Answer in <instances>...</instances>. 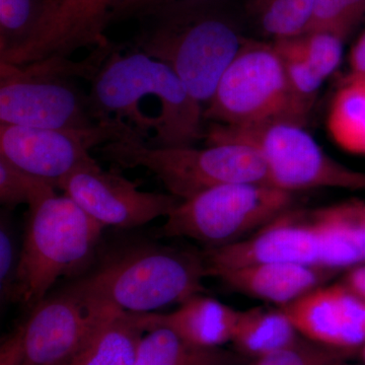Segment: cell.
Masks as SVG:
<instances>
[{"label":"cell","mask_w":365,"mask_h":365,"mask_svg":"<svg viewBox=\"0 0 365 365\" xmlns=\"http://www.w3.org/2000/svg\"><path fill=\"white\" fill-rule=\"evenodd\" d=\"M57 188L103 227L125 230L169 215L181 201L172 194L140 191L135 182L98 163L64 177Z\"/></svg>","instance_id":"4fadbf2b"},{"label":"cell","mask_w":365,"mask_h":365,"mask_svg":"<svg viewBox=\"0 0 365 365\" xmlns=\"http://www.w3.org/2000/svg\"><path fill=\"white\" fill-rule=\"evenodd\" d=\"M96 150L102 158L118 167L150 170L170 194L181 201L222 185L269 184L263 158L258 150L246 144L162 148L151 146L141 139H126Z\"/></svg>","instance_id":"52a82bcc"},{"label":"cell","mask_w":365,"mask_h":365,"mask_svg":"<svg viewBox=\"0 0 365 365\" xmlns=\"http://www.w3.org/2000/svg\"><path fill=\"white\" fill-rule=\"evenodd\" d=\"M56 184L16 167L0 155V201L6 208L20 204L29 208L56 194Z\"/></svg>","instance_id":"484cf974"},{"label":"cell","mask_w":365,"mask_h":365,"mask_svg":"<svg viewBox=\"0 0 365 365\" xmlns=\"http://www.w3.org/2000/svg\"><path fill=\"white\" fill-rule=\"evenodd\" d=\"M29 210L14 300L34 309L59 278L86 268L105 227L66 195L54 194Z\"/></svg>","instance_id":"5b68a950"},{"label":"cell","mask_w":365,"mask_h":365,"mask_svg":"<svg viewBox=\"0 0 365 365\" xmlns=\"http://www.w3.org/2000/svg\"><path fill=\"white\" fill-rule=\"evenodd\" d=\"M365 18V0H316L306 33L329 31L346 39Z\"/></svg>","instance_id":"4316f807"},{"label":"cell","mask_w":365,"mask_h":365,"mask_svg":"<svg viewBox=\"0 0 365 365\" xmlns=\"http://www.w3.org/2000/svg\"><path fill=\"white\" fill-rule=\"evenodd\" d=\"M122 0H46L35 32L19 49L0 56V63L26 66L110 42L106 36Z\"/></svg>","instance_id":"7c38bea8"},{"label":"cell","mask_w":365,"mask_h":365,"mask_svg":"<svg viewBox=\"0 0 365 365\" xmlns=\"http://www.w3.org/2000/svg\"><path fill=\"white\" fill-rule=\"evenodd\" d=\"M175 1L181 0H122L113 14L112 24L129 19L140 18L151 9Z\"/></svg>","instance_id":"4dcf8cb0"},{"label":"cell","mask_w":365,"mask_h":365,"mask_svg":"<svg viewBox=\"0 0 365 365\" xmlns=\"http://www.w3.org/2000/svg\"><path fill=\"white\" fill-rule=\"evenodd\" d=\"M362 357H364L365 361V345L362 347Z\"/></svg>","instance_id":"e575fe53"},{"label":"cell","mask_w":365,"mask_h":365,"mask_svg":"<svg viewBox=\"0 0 365 365\" xmlns=\"http://www.w3.org/2000/svg\"><path fill=\"white\" fill-rule=\"evenodd\" d=\"M316 0H246L247 11L274 40L306 33Z\"/></svg>","instance_id":"603a6c76"},{"label":"cell","mask_w":365,"mask_h":365,"mask_svg":"<svg viewBox=\"0 0 365 365\" xmlns=\"http://www.w3.org/2000/svg\"><path fill=\"white\" fill-rule=\"evenodd\" d=\"M202 256L207 276L213 277L222 271L268 262L319 266L309 210L294 208L246 239L220 248L206 249Z\"/></svg>","instance_id":"5bb4252c"},{"label":"cell","mask_w":365,"mask_h":365,"mask_svg":"<svg viewBox=\"0 0 365 365\" xmlns=\"http://www.w3.org/2000/svg\"><path fill=\"white\" fill-rule=\"evenodd\" d=\"M294 194L267 182H235L180 201L160 232L187 237L207 249L246 239L292 208Z\"/></svg>","instance_id":"ba28073f"},{"label":"cell","mask_w":365,"mask_h":365,"mask_svg":"<svg viewBox=\"0 0 365 365\" xmlns=\"http://www.w3.org/2000/svg\"><path fill=\"white\" fill-rule=\"evenodd\" d=\"M304 126L288 119L240 126L210 122L204 139L207 145L252 146L263 158L269 184L289 193L319 188L365 192V173L327 155Z\"/></svg>","instance_id":"8992f818"},{"label":"cell","mask_w":365,"mask_h":365,"mask_svg":"<svg viewBox=\"0 0 365 365\" xmlns=\"http://www.w3.org/2000/svg\"><path fill=\"white\" fill-rule=\"evenodd\" d=\"M126 139L145 140L131 124L120 120L66 130L0 124V155L57 186L76 170L97 165L91 150Z\"/></svg>","instance_id":"30bf717a"},{"label":"cell","mask_w":365,"mask_h":365,"mask_svg":"<svg viewBox=\"0 0 365 365\" xmlns=\"http://www.w3.org/2000/svg\"><path fill=\"white\" fill-rule=\"evenodd\" d=\"M205 277L202 253L145 245L109 257L73 284L117 311L150 314L200 294Z\"/></svg>","instance_id":"3957f363"},{"label":"cell","mask_w":365,"mask_h":365,"mask_svg":"<svg viewBox=\"0 0 365 365\" xmlns=\"http://www.w3.org/2000/svg\"><path fill=\"white\" fill-rule=\"evenodd\" d=\"M348 353L300 336L294 344L254 359L249 365H333L343 361Z\"/></svg>","instance_id":"83f0119b"},{"label":"cell","mask_w":365,"mask_h":365,"mask_svg":"<svg viewBox=\"0 0 365 365\" xmlns=\"http://www.w3.org/2000/svg\"><path fill=\"white\" fill-rule=\"evenodd\" d=\"M327 127L342 150L365 155V78H345L331 102Z\"/></svg>","instance_id":"7402d4cb"},{"label":"cell","mask_w":365,"mask_h":365,"mask_svg":"<svg viewBox=\"0 0 365 365\" xmlns=\"http://www.w3.org/2000/svg\"><path fill=\"white\" fill-rule=\"evenodd\" d=\"M288 119L306 125L273 43L248 39L223 72L204 120L230 126Z\"/></svg>","instance_id":"9c48e42d"},{"label":"cell","mask_w":365,"mask_h":365,"mask_svg":"<svg viewBox=\"0 0 365 365\" xmlns=\"http://www.w3.org/2000/svg\"><path fill=\"white\" fill-rule=\"evenodd\" d=\"M112 45L93 49L81 61L51 58L26 66L0 63V124L47 129L95 126L88 93L76 78L91 81ZM100 123V122H98Z\"/></svg>","instance_id":"277c9868"},{"label":"cell","mask_w":365,"mask_h":365,"mask_svg":"<svg viewBox=\"0 0 365 365\" xmlns=\"http://www.w3.org/2000/svg\"><path fill=\"white\" fill-rule=\"evenodd\" d=\"M138 20L131 49L167 64L202 105L247 39L228 0L170 2Z\"/></svg>","instance_id":"7a4b0ae2"},{"label":"cell","mask_w":365,"mask_h":365,"mask_svg":"<svg viewBox=\"0 0 365 365\" xmlns=\"http://www.w3.org/2000/svg\"><path fill=\"white\" fill-rule=\"evenodd\" d=\"M144 333L136 314L119 312L61 365H134Z\"/></svg>","instance_id":"ffe728a7"},{"label":"cell","mask_w":365,"mask_h":365,"mask_svg":"<svg viewBox=\"0 0 365 365\" xmlns=\"http://www.w3.org/2000/svg\"><path fill=\"white\" fill-rule=\"evenodd\" d=\"M300 336L350 352L365 345V300L344 283H327L283 307Z\"/></svg>","instance_id":"9a60e30c"},{"label":"cell","mask_w":365,"mask_h":365,"mask_svg":"<svg viewBox=\"0 0 365 365\" xmlns=\"http://www.w3.org/2000/svg\"><path fill=\"white\" fill-rule=\"evenodd\" d=\"M299 337L282 307H258L240 311L232 343L254 360L294 344Z\"/></svg>","instance_id":"d6986e66"},{"label":"cell","mask_w":365,"mask_h":365,"mask_svg":"<svg viewBox=\"0 0 365 365\" xmlns=\"http://www.w3.org/2000/svg\"><path fill=\"white\" fill-rule=\"evenodd\" d=\"M235 362V355L222 348L199 347L170 329L158 327L143 334L134 365H232Z\"/></svg>","instance_id":"44dd1931"},{"label":"cell","mask_w":365,"mask_h":365,"mask_svg":"<svg viewBox=\"0 0 365 365\" xmlns=\"http://www.w3.org/2000/svg\"><path fill=\"white\" fill-rule=\"evenodd\" d=\"M0 365H26L21 326L2 342Z\"/></svg>","instance_id":"1f68e13d"},{"label":"cell","mask_w":365,"mask_h":365,"mask_svg":"<svg viewBox=\"0 0 365 365\" xmlns=\"http://www.w3.org/2000/svg\"><path fill=\"white\" fill-rule=\"evenodd\" d=\"M20 254L16 252L13 232L4 218L0 227V292L2 302L13 299Z\"/></svg>","instance_id":"f546056e"},{"label":"cell","mask_w":365,"mask_h":365,"mask_svg":"<svg viewBox=\"0 0 365 365\" xmlns=\"http://www.w3.org/2000/svg\"><path fill=\"white\" fill-rule=\"evenodd\" d=\"M319 266L341 272L365 264V199L309 210Z\"/></svg>","instance_id":"e0dca14e"},{"label":"cell","mask_w":365,"mask_h":365,"mask_svg":"<svg viewBox=\"0 0 365 365\" xmlns=\"http://www.w3.org/2000/svg\"><path fill=\"white\" fill-rule=\"evenodd\" d=\"M46 0H0V56L19 49L32 37Z\"/></svg>","instance_id":"d4e9b609"},{"label":"cell","mask_w":365,"mask_h":365,"mask_svg":"<svg viewBox=\"0 0 365 365\" xmlns=\"http://www.w3.org/2000/svg\"><path fill=\"white\" fill-rule=\"evenodd\" d=\"M274 47L282 60L288 83L295 100L307 116L326 79L307 59L299 36L274 40Z\"/></svg>","instance_id":"cb8c5ba5"},{"label":"cell","mask_w":365,"mask_h":365,"mask_svg":"<svg viewBox=\"0 0 365 365\" xmlns=\"http://www.w3.org/2000/svg\"><path fill=\"white\" fill-rule=\"evenodd\" d=\"M339 272L294 262H268L216 274L230 289L283 307L327 284Z\"/></svg>","instance_id":"2e32d148"},{"label":"cell","mask_w":365,"mask_h":365,"mask_svg":"<svg viewBox=\"0 0 365 365\" xmlns=\"http://www.w3.org/2000/svg\"><path fill=\"white\" fill-rule=\"evenodd\" d=\"M342 282L365 300V264L347 270Z\"/></svg>","instance_id":"836d02e7"},{"label":"cell","mask_w":365,"mask_h":365,"mask_svg":"<svg viewBox=\"0 0 365 365\" xmlns=\"http://www.w3.org/2000/svg\"><path fill=\"white\" fill-rule=\"evenodd\" d=\"M302 50L309 63L327 79L339 68L344 39L329 31H314L299 35Z\"/></svg>","instance_id":"f1b7e54d"},{"label":"cell","mask_w":365,"mask_h":365,"mask_svg":"<svg viewBox=\"0 0 365 365\" xmlns=\"http://www.w3.org/2000/svg\"><path fill=\"white\" fill-rule=\"evenodd\" d=\"M240 311L220 300L196 294L170 314H136L144 332L163 327L191 344L222 348L232 342Z\"/></svg>","instance_id":"ac0fdd59"},{"label":"cell","mask_w":365,"mask_h":365,"mask_svg":"<svg viewBox=\"0 0 365 365\" xmlns=\"http://www.w3.org/2000/svg\"><path fill=\"white\" fill-rule=\"evenodd\" d=\"M349 64L351 76L365 78V29L350 51Z\"/></svg>","instance_id":"d6a6232c"},{"label":"cell","mask_w":365,"mask_h":365,"mask_svg":"<svg viewBox=\"0 0 365 365\" xmlns=\"http://www.w3.org/2000/svg\"><path fill=\"white\" fill-rule=\"evenodd\" d=\"M119 312L74 284L45 297L21 325L26 365H61Z\"/></svg>","instance_id":"8fae6325"},{"label":"cell","mask_w":365,"mask_h":365,"mask_svg":"<svg viewBox=\"0 0 365 365\" xmlns=\"http://www.w3.org/2000/svg\"><path fill=\"white\" fill-rule=\"evenodd\" d=\"M115 45L91 78L88 108L96 122L131 124L151 146L194 145L205 138L204 108L167 64Z\"/></svg>","instance_id":"6da1fadb"},{"label":"cell","mask_w":365,"mask_h":365,"mask_svg":"<svg viewBox=\"0 0 365 365\" xmlns=\"http://www.w3.org/2000/svg\"><path fill=\"white\" fill-rule=\"evenodd\" d=\"M333 365H348V364H345L344 362L341 361V362H337V364H333Z\"/></svg>","instance_id":"d590c367"}]
</instances>
